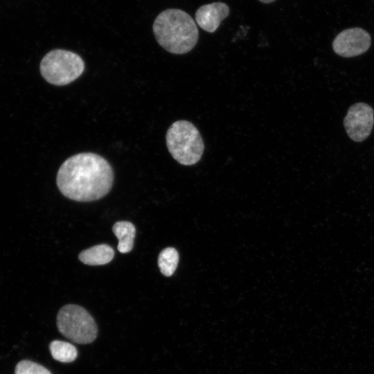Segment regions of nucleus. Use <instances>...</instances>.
I'll list each match as a JSON object with an SVG mask.
<instances>
[{
	"instance_id": "nucleus-1",
	"label": "nucleus",
	"mask_w": 374,
	"mask_h": 374,
	"mask_svg": "<svg viewBox=\"0 0 374 374\" xmlns=\"http://www.w3.org/2000/svg\"><path fill=\"white\" fill-rule=\"evenodd\" d=\"M114 172L99 154L82 152L66 159L60 167L56 183L66 197L77 202L101 199L111 190Z\"/></svg>"
},
{
	"instance_id": "nucleus-2",
	"label": "nucleus",
	"mask_w": 374,
	"mask_h": 374,
	"mask_svg": "<svg viewBox=\"0 0 374 374\" xmlns=\"http://www.w3.org/2000/svg\"><path fill=\"white\" fill-rule=\"evenodd\" d=\"M152 28L159 44L174 54L190 51L199 38L195 21L179 9L170 8L161 12L156 17Z\"/></svg>"
},
{
	"instance_id": "nucleus-3",
	"label": "nucleus",
	"mask_w": 374,
	"mask_h": 374,
	"mask_svg": "<svg viewBox=\"0 0 374 374\" xmlns=\"http://www.w3.org/2000/svg\"><path fill=\"white\" fill-rule=\"evenodd\" d=\"M166 141L171 156L181 165H194L203 154L202 137L198 129L188 121L173 123L167 131Z\"/></svg>"
},
{
	"instance_id": "nucleus-4",
	"label": "nucleus",
	"mask_w": 374,
	"mask_h": 374,
	"mask_svg": "<svg viewBox=\"0 0 374 374\" xmlns=\"http://www.w3.org/2000/svg\"><path fill=\"white\" fill-rule=\"evenodd\" d=\"M40 73L50 84H68L79 78L84 70L82 58L75 53L64 49H54L42 58Z\"/></svg>"
},
{
	"instance_id": "nucleus-5",
	"label": "nucleus",
	"mask_w": 374,
	"mask_h": 374,
	"mask_svg": "<svg viewBox=\"0 0 374 374\" xmlns=\"http://www.w3.org/2000/svg\"><path fill=\"white\" fill-rule=\"evenodd\" d=\"M57 326L62 335L79 344L93 342L98 332L91 315L84 308L74 304L66 305L59 310Z\"/></svg>"
},
{
	"instance_id": "nucleus-6",
	"label": "nucleus",
	"mask_w": 374,
	"mask_h": 374,
	"mask_svg": "<svg viewBox=\"0 0 374 374\" xmlns=\"http://www.w3.org/2000/svg\"><path fill=\"white\" fill-rule=\"evenodd\" d=\"M374 124L373 108L364 103L353 105L348 110L344 125L349 137L357 142L363 141L371 134Z\"/></svg>"
},
{
	"instance_id": "nucleus-7",
	"label": "nucleus",
	"mask_w": 374,
	"mask_h": 374,
	"mask_svg": "<svg viewBox=\"0 0 374 374\" xmlns=\"http://www.w3.org/2000/svg\"><path fill=\"white\" fill-rule=\"evenodd\" d=\"M368 33L360 28L346 29L339 33L332 42L334 51L339 55L350 57L361 55L370 47Z\"/></svg>"
},
{
	"instance_id": "nucleus-8",
	"label": "nucleus",
	"mask_w": 374,
	"mask_h": 374,
	"mask_svg": "<svg viewBox=\"0 0 374 374\" xmlns=\"http://www.w3.org/2000/svg\"><path fill=\"white\" fill-rule=\"evenodd\" d=\"M229 8L223 2H213L199 7L195 12L197 25L208 33H214L221 21L229 15Z\"/></svg>"
},
{
	"instance_id": "nucleus-9",
	"label": "nucleus",
	"mask_w": 374,
	"mask_h": 374,
	"mask_svg": "<svg viewBox=\"0 0 374 374\" xmlns=\"http://www.w3.org/2000/svg\"><path fill=\"white\" fill-rule=\"evenodd\" d=\"M114 250L106 244L95 245L81 251L78 255L79 260L88 265H103L112 260Z\"/></svg>"
},
{
	"instance_id": "nucleus-10",
	"label": "nucleus",
	"mask_w": 374,
	"mask_h": 374,
	"mask_svg": "<svg viewBox=\"0 0 374 374\" xmlns=\"http://www.w3.org/2000/svg\"><path fill=\"white\" fill-rule=\"evenodd\" d=\"M112 231L118 240L119 252L126 253L132 251L136 235L134 225L128 221H118L113 225Z\"/></svg>"
},
{
	"instance_id": "nucleus-11",
	"label": "nucleus",
	"mask_w": 374,
	"mask_h": 374,
	"mask_svg": "<svg viewBox=\"0 0 374 374\" xmlns=\"http://www.w3.org/2000/svg\"><path fill=\"white\" fill-rule=\"evenodd\" d=\"M49 350L53 359L64 363L73 362L78 356L77 349L73 344L60 340L51 341Z\"/></svg>"
},
{
	"instance_id": "nucleus-12",
	"label": "nucleus",
	"mask_w": 374,
	"mask_h": 374,
	"mask_svg": "<svg viewBox=\"0 0 374 374\" xmlns=\"http://www.w3.org/2000/svg\"><path fill=\"white\" fill-rule=\"evenodd\" d=\"M179 253L173 247L163 249L158 258V265L161 274L171 276L175 271L179 262Z\"/></svg>"
},
{
	"instance_id": "nucleus-13",
	"label": "nucleus",
	"mask_w": 374,
	"mask_h": 374,
	"mask_svg": "<svg viewBox=\"0 0 374 374\" xmlns=\"http://www.w3.org/2000/svg\"><path fill=\"white\" fill-rule=\"evenodd\" d=\"M15 374H52L44 366L30 361H20L15 366Z\"/></svg>"
},
{
	"instance_id": "nucleus-14",
	"label": "nucleus",
	"mask_w": 374,
	"mask_h": 374,
	"mask_svg": "<svg viewBox=\"0 0 374 374\" xmlns=\"http://www.w3.org/2000/svg\"><path fill=\"white\" fill-rule=\"evenodd\" d=\"M259 1L263 3H272L276 0H258Z\"/></svg>"
}]
</instances>
